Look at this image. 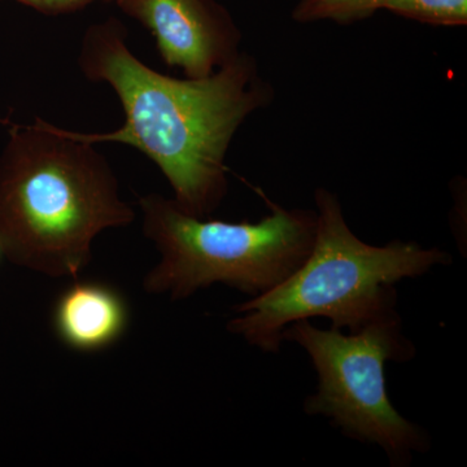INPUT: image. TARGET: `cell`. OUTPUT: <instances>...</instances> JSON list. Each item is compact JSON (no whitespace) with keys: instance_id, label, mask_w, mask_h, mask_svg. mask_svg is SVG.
I'll use <instances>...</instances> for the list:
<instances>
[{"instance_id":"30bf717a","label":"cell","mask_w":467,"mask_h":467,"mask_svg":"<svg viewBox=\"0 0 467 467\" xmlns=\"http://www.w3.org/2000/svg\"><path fill=\"white\" fill-rule=\"evenodd\" d=\"M17 2L29 5L36 11H41L43 14L58 15L84 8L95 0H17ZM104 2H109V0H104Z\"/></svg>"},{"instance_id":"8fae6325","label":"cell","mask_w":467,"mask_h":467,"mask_svg":"<svg viewBox=\"0 0 467 467\" xmlns=\"http://www.w3.org/2000/svg\"><path fill=\"white\" fill-rule=\"evenodd\" d=\"M2 254H2V250H0V256H2Z\"/></svg>"},{"instance_id":"6da1fadb","label":"cell","mask_w":467,"mask_h":467,"mask_svg":"<svg viewBox=\"0 0 467 467\" xmlns=\"http://www.w3.org/2000/svg\"><path fill=\"white\" fill-rule=\"evenodd\" d=\"M86 78L112 86L125 124L107 134L70 131L88 143H124L149 156L167 177L178 207L208 218L227 193L225 158L248 116L275 100L256 60L239 52L205 78L161 75L134 57L119 21L86 32L78 57Z\"/></svg>"},{"instance_id":"5b68a950","label":"cell","mask_w":467,"mask_h":467,"mask_svg":"<svg viewBox=\"0 0 467 467\" xmlns=\"http://www.w3.org/2000/svg\"><path fill=\"white\" fill-rule=\"evenodd\" d=\"M282 340L306 350L317 374V389L304 401L308 416L327 418L347 438L377 445L393 467H407L431 448L426 430L402 417L387 392V362L404 364L417 353L399 313L349 334L301 319L285 328Z\"/></svg>"},{"instance_id":"277c9868","label":"cell","mask_w":467,"mask_h":467,"mask_svg":"<svg viewBox=\"0 0 467 467\" xmlns=\"http://www.w3.org/2000/svg\"><path fill=\"white\" fill-rule=\"evenodd\" d=\"M144 235L160 252L144 290L184 300L223 284L247 295L266 294L285 281L312 251L316 209H285L269 202L259 223H225L193 217L173 199L150 193L140 201Z\"/></svg>"},{"instance_id":"ba28073f","label":"cell","mask_w":467,"mask_h":467,"mask_svg":"<svg viewBox=\"0 0 467 467\" xmlns=\"http://www.w3.org/2000/svg\"><path fill=\"white\" fill-rule=\"evenodd\" d=\"M386 0H300L292 12L297 23H315L331 20L339 24H352L370 17L378 9H383Z\"/></svg>"},{"instance_id":"52a82bcc","label":"cell","mask_w":467,"mask_h":467,"mask_svg":"<svg viewBox=\"0 0 467 467\" xmlns=\"http://www.w3.org/2000/svg\"><path fill=\"white\" fill-rule=\"evenodd\" d=\"M129 309L124 297L109 285L84 282L60 295L54 327L61 342L81 352L107 348L124 335Z\"/></svg>"},{"instance_id":"7a4b0ae2","label":"cell","mask_w":467,"mask_h":467,"mask_svg":"<svg viewBox=\"0 0 467 467\" xmlns=\"http://www.w3.org/2000/svg\"><path fill=\"white\" fill-rule=\"evenodd\" d=\"M134 217L94 143L41 119L12 129L0 158V250L15 265L76 279L94 239Z\"/></svg>"},{"instance_id":"8992f818","label":"cell","mask_w":467,"mask_h":467,"mask_svg":"<svg viewBox=\"0 0 467 467\" xmlns=\"http://www.w3.org/2000/svg\"><path fill=\"white\" fill-rule=\"evenodd\" d=\"M150 30L169 67L187 78H205L238 57L242 34L214 0H117Z\"/></svg>"},{"instance_id":"9c48e42d","label":"cell","mask_w":467,"mask_h":467,"mask_svg":"<svg viewBox=\"0 0 467 467\" xmlns=\"http://www.w3.org/2000/svg\"><path fill=\"white\" fill-rule=\"evenodd\" d=\"M383 9L429 26L467 24V0H386Z\"/></svg>"},{"instance_id":"3957f363","label":"cell","mask_w":467,"mask_h":467,"mask_svg":"<svg viewBox=\"0 0 467 467\" xmlns=\"http://www.w3.org/2000/svg\"><path fill=\"white\" fill-rule=\"evenodd\" d=\"M315 201L317 229L306 261L273 290L233 306L227 330L263 352L278 353L285 328L301 319L328 318L355 333L398 315V282L453 264L450 252L416 242L368 244L350 230L335 193L317 189Z\"/></svg>"}]
</instances>
